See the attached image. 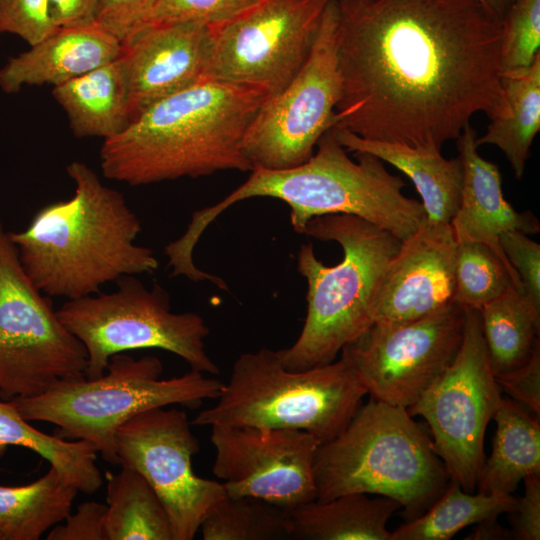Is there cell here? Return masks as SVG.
I'll use <instances>...</instances> for the list:
<instances>
[{
  "instance_id": "cell-1",
  "label": "cell",
  "mask_w": 540,
  "mask_h": 540,
  "mask_svg": "<svg viewBox=\"0 0 540 540\" xmlns=\"http://www.w3.org/2000/svg\"><path fill=\"white\" fill-rule=\"evenodd\" d=\"M335 127L373 141L456 140L501 89V19L480 0H337Z\"/></svg>"
},
{
  "instance_id": "cell-2",
  "label": "cell",
  "mask_w": 540,
  "mask_h": 540,
  "mask_svg": "<svg viewBox=\"0 0 540 540\" xmlns=\"http://www.w3.org/2000/svg\"><path fill=\"white\" fill-rule=\"evenodd\" d=\"M268 98L213 80L168 96L141 112L100 149L103 176L131 186L218 171H252L244 135Z\"/></svg>"
},
{
  "instance_id": "cell-3",
  "label": "cell",
  "mask_w": 540,
  "mask_h": 540,
  "mask_svg": "<svg viewBox=\"0 0 540 540\" xmlns=\"http://www.w3.org/2000/svg\"><path fill=\"white\" fill-rule=\"evenodd\" d=\"M66 171L74 195L41 207L23 231H8L33 284L49 297L75 299L123 276L153 273L159 263L151 249L134 243L142 226L122 193L83 162Z\"/></svg>"
},
{
  "instance_id": "cell-4",
  "label": "cell",
  "mask_w": 540,
  "mask_h": 540,
  "mask_svg": "<svg viewBox=\"0 0 540 540\" xmlns=\"http://www.w3.org/2000/svg\"><path fill=\"white\" fill-rule=\"evenodd\" d=\"M304 163L285 169L254 168L248 179L218 203L192 214L185 232L172 241L174 252L193 256L208 226L233 204L253 197H270L290 207L294 230L302 233L313 218L331 214L360 217L402 241L427 220L420 201L403 194L405 182L384 162L366 152L348 156L331 128Z\"/></svg>"
},
{
  "instance_id": "cell-5",
  "label": "cell",
  "mask_w": 540,
  "mask_h": 540,
  "mask_svg": "<svg viewBox=\"0 0 540 540\" xmlns=\"http://www.w3.org/2000/svg\"><path fill=\"white\" fill-rule=\"evenodd\" d=\"M302 234L337 242L343 257L327 266L316 257L311 243L300 246L297 269L308 286L306 318L296 341L276 350L281 364L293 371L333 362L346 345L370 329L378 287L401 242L349 214L313 218Z\"/></svg>"
},
{
  "instance_id": "cell-6",
  "label": "cell",
  "mask_w": 540,
  "mask_h": 540,
  "mask_svg": "<svg viewBox=\"0 0 540 540\" xmlns=\"http://www.w3.org/2000/svg\"><path fill=\"white\" fill-rule=\"evenodd\" d=\"M316 499L366 493L396 500L408 520L425 512L450 483L433 443L406 408L370 397L314 459Z\"/></svg>"
},
{
  "instance_id": "cell-7",
  "label": "cell",
  "mask_w": 540,
  "mask_h": 540,
  "mask_svg": "<svg viewBox=\"0 0 540 540\" xmlns=\"http://www.w3.org/2000/svg\"><path fill=\"white\" fill-rule=\"evenodd\" d=\"M367 392L350 362L293 371L276 350L241 354L216 403L192 420L198 426H251L306 431L321 443L341 433Z\"/></svg>"
},
{
  "instance_id": "cell-8",
  "label": "cell",
  "mask_w": 540,
  "mask_h": 540,
  "mask_svg": "<svg viewBox=\"0 0 540 540\" xmlns=\"http://www.w3.org/2000/svg\"><path fill=\"white\" fill-rule=\"evenodd\" d=\"M162 372L163 364L155 356L135 359L118 353L98 378L62 380L39 395L10 401L27 421L54 424L55 436L86 440L105 461L116 465L115 434L127 420L174 404L198 408L204 400H215L223 386L193 369L169 379H161Z\"/></svg>"
},
{
  "instance_id": "cell-9",
  "label": "cell",
  "mask_w": 540,
  "mask_h": 540,
  "mask_svg": "<svg viewBox=\"0 0 540 540\" xmlns=\"http://www.w3.org/2000/svg\"><path fill=\"white\" fill-rule=\"evenodd\" d=\"M111 293L68 299L57 315L87 353L85 376H102L118 353L158 348L182 358L193 370L218 374L205 349L209 328L195 312L174 313L159 284L148 289L134 275L116 281Z\"/></svg>"
},
{
  "instance_id": "cell-10",
  "label": "cell",
  "mask_w": 540,
  "mask_h": 540,
  "mask_svg": "<svg viewBox=\"0 0 540 540\" xmlns=\"http://www.w3.org/2000/svg\"><path fill=\"white\" fill-rule=\"evenodd\" d=\"M86 368L84 346L24 272L0 219V399L39 395Z\"/></svg>"
},
{
  "instance_id": "cell-11",
  "label": "cell",
  "mask_w": 540,
  "mask_h": 540,
  "mask_svg": "<svg viewBox=\"0 0 540 540\" xmlns=\"http://www.w3.org/2000/svg\"><path fill=\"white\" fill-rule=\"evenodd\" d=\"M502 396L491 369L480 313L465 308L459 350L443 373L407 408L428 423L450 481L473 493L486 459L484 437Z\"/></svg>"
},
{
  "instance_id": "cell-12",
  "label": "cell",
  "mask_w": 540,
  "mask_h": 540,
  "mask_svg": "<svg viewBox=\"0 0 540 540\" xmlns=\"http://www.w3.org/2000/svg\"><path fill=\"white\" fill-rule=\"evenodd\" d=\"M338 27V1L331 0L305 63L282 91L263 102L244 135L242 151L253 169L306 162L323 134L336 125Z\"/></svg>"
},
{
  "instance_id": "cell-13",
  "label": "cell",
  "mask_w": 540,
  "mask_h": 540,
  "mask_svg": "<svg viewBox=\"0 0 540 540\" xmlns=\"http://www.w3.org/2000/svg\"><path fill=\"white\" fill-rule=\"evenodd\" d=\"M331 0H263L244 14L210 27L206 79L282 91L308 58Z\"/></svg>"
},
{
  "instance_id": "cell-14",
  "label": "cell",
  "mask_w": 540,
  "mask_h": 540,
  "mask_svg": "<svg viewBox=\"0 0 540 540\" xmlns=\"http://www.w3.org/2000/svg\"><path fill=\"white\" fill-rule=\"evenodd\" d=\"M183 410L157 407L123 423L115 434L119 465L139 472L170 518L174 540H192L212 508L226 496L220 481L196 475L198 439Z\"/></svg>"
},
{
  "instance_id": "cell-15",
  "label": "cell",
  "mask_w": 540,
  "mask_h": 540,
  "mask_svg": "<svg viewBox=\"0 0 540 540\" xmlns=\"http://www.w3.org/2000/svg\"><path fill=\"white\" fill-rule=\"evenodd\" d=\"M464 323L465 308L455 301L413 321L373 324L341 355L370 397L407 409L455 358Z\"/></svg>"
},
{
  "instance_id": "cell-16",
  "label": "cell",
  "mask_w": 540,
  "mask_h": 540,
  "mask_svg": "<svg viewBox=\"0 0 540 540\" xmlns=\"http://www.w3.org/2000/svg\"><path fill=\"white\" fill-rule=\"evenodd\" d=\"M212 471L227 496L258 498L285 509L316 499L314 459L321 442L295 429L211 426Z\"/></svg>"
},
{
  "instance_id": "cell-17",
  "label": "cell",
  "mask_w": 540,
  "mask_h": 540,
  "mask_svg": "<svg viewBox=\"0 0 540 540\" xmlns=\"http://www.w3.org/2000/svg\"><path fill=\"white\" fill-rule=\"evenodd\" d=\"M456 243L450 224L427 220L402 240L378 287L374 324L413 321L455 302Z\"/></svg>"
},
{
  "instance_id": "cell-18",
  "label": "cell",
  "mask_w": 540,
  "mask_h": 540,
  "mask_svg": "<svg viewBox=\"0 0 540 540\" xmlns=\"http://www.w3.org/2000/svg\"><path fill=\"white\" fill-rule=\"evenodd\" d=\"M122 46L131 121L152 104L206 80L211 53L207 25L148 24Z\"/></svg>"
},
{
  "instance_id": "cell-19",
  "label": "cell",
  "mask_w": 540,
  "mask_h": 540,
  "mask_svg": "<svg viewBox=\"0 0 540 540\" xmlns=\"http://www.w3.org/2000/svg\"><path fill=\"white\" fill-rule=\"evenodd\" d=\"M477 133L466 125L456 139L463 168V185L458 210L450 225L456 241H475L489 246L510 271L521 292L519 278L503 253L499 238L506 231L536 234L540 223L530 211L518 212L505 199L498 166L478 152Z\"/></svg>"
},
{
  "instance_id": "cell-20",
  "label": "cell",
  "mask_w": 540,
  "mask_h": 540,
  "mask_svg": "<svg viewBox=\"0 0 540 540\" xmlns=\"http://www.w3.org/2000/svg\"><path fill=\"white\" fill-rule=\"evenodd\" d=\"M122 49L97 25L60 27L0 69V88L16 93L25 85L55 87L116 60Z\"/></svg>"
},
{
  "instance_id": "cell-21",
  "label": "cell",
  "mask_w": 540,
  "mask_h": 540,
  "mask_svg": "<svg viewBox=\"0 0 540 540\" xmlns=\"http://www.w3.org/2000/svg\"><path fill=\"white\" fill-rule=\"evenodd\" d=\"M335 136L348 152L370 153L404 173L421 197L427 221L450 224L456 214L463 185L459 157L445 158L441 149L367 140L338 127Z\"/></svg>"
},
{
  "instance_id": "cell-22",
  "label": "cell",
  "mask_w": 540,
  "mask_h": 540,
  "mask_svg": "<svg viewBox=\"0 0 540 540\" xmlns=\"http://www.w3.org/2000/svg\"><path fill=\"white\" fill-rule=\"evenodd\" d=\"M401 505L394 499L347 493L289 509L290 539L391 540L389 519Z\"/></svg>"
},
{
  "instance_id": "cell-23",
  "label": "cell",
  "mask_w": 540,
  "mask_h": 540,
  "mask_svg": "<svg viewBox=\"0 0 540 540\" xmlns=\"http://www.w3.org/2000/svg\"><path fill=\"white\" fill-rule=\"evenodd\" d=\"M77 137L112 138L131 122L120 56L101 67L53 87Z\"/></svg>"
},
{
  "instance_id": "cell-24",
  "label": "cell",
  "mask_w": 540,
  "mask_h": 540,
  "mask_svg": "<svg viewBox=\"0 0 540 540\" xmlns=\"http://www.w3.org/2000/svg\"><path fill=\"white\" fill-rule=\"evenodd\" d=\"M476 144L498 147L521 180L533 140L540 130V55L525 68L501 73L498 102Z\"/></svg>"
},
{
  "instance_id": "cell-25",
  "label": "cell",
  "mask_w": 540,
  "mask_h": 540,
  "mask_svg": "<svg viewBox=\"0 0 540 540\" xmlns=\"http://www.w3.org/2000/svg\"><path fill=\"white\" fill-rule=\"evenodd\" d=\"M492 420L496 422L492 453L476 487L483 494H512L526 476L540 474L539 416L502 398Z\"/></svg>"
},
{
  "instance_id": "cell-26",
  "label": "cell",
  "mask_w": 540,
  "mask_h": 540,
  "mask_svg": "<svg viewBox=\"0 0 540 540\" xmlns=\"http://www.w3.org/2000/svg\"><path fill=\"white\" fill-rule=\"evenodd\" d=\"M12 401L0 399V458L9 446L32 450L78 491L92 494L103 483L96 464L97 449L86 440H66L31 426Z\"/></svg>"
},
{
  "instance_id": "cell-27",
  "label": "cell",
  "mask_w": 540,
  "mask_h": 540,
  "mask_svg": "<svg viewBox=\"0 0 540 540\" xmlns=\"http://www.w3.org/2000/svg\"><path fill=\"white\" fill-rule=\"evenodd\" d=\"M107 480L105 540H174L168 513L147 480L135 469L121 466Z\"/></svg>"
},
{
  "instance_id": "cell-28",
  "label": "cell",
  "mask_w": 540,
  "mask_h": 540,
  "mask_svg": "<svg viewBox=\"0 0 540 540\" xmlns=\"http://www.w3.org/2000/svg\"><path fill=\"white\" fill-rule=\"evenodd\" d=\"M78 490L50 469L32 483L0 485V534L4 540H38L70 513Z\"/></svg>"
},
{
  "instance_id": "cell-29",
  "label": "cell",
  "mask_w": 540,
  "mask_h": 540,
  "mask_svg": "<svg viewBox=\"0 0 540 540\" xmlns=\"http://www.w3.org/2000/svg\"><path fill=\"white\" fill-rule=\"evenodd\" d=\"M479 313L494 375L524 365L540 346V310L517 288H509L484 305Z\"/></svg>"
},
{
  "instance_id": "cell-30",
  "label": "cell",
  "mask_w": 540,
  "mask_h": 540,
  "mask_svg": "<svg viewBox=\"0 0 540 540\" xmlns=\"http://www.w3.org/2000/svg\"><path fill=\"white\" fill-rule=\"evenodd\" d=\"M517 501L508 493H469L450 481L425 512L392 531L391 540H449L469 525L513 512Z\"/></svg>"
},
{
  "instance_id": "cell-31",
  "label": "cell",
  "mask_w": 540,
  "mask_h": 540,
  "mask_svg": "<svg viewBox=\"0 0 540 540\" xmlns=\"http://www.w3.org/2000/svg\"><path fill=\"white\" fill-rule=\"evenodd\" d=\"M204 540L290 539L288 509L249 496H225L200 529Z\"/></svg>"
},
{
  "instance_id": "cell-32",
  "label": "cell",
  "mask_w": 540,
  "mask_h": 540,
  "mask_svg": "<svg viewBox=\"0 0 540 540\" xmlns=\"http://www.w3.org/2000/svg\"><path fill=\"white\" fill-rule=\"evenodd\" d=\"M456 242L454 275L458 304L480 310L509 288H517L507 266L489 246L475 241Z\"/></svg>"
},
{
  "instance_id": "cell-33",
  "label": "cell",
  "mask_w": 540,
  "mask_h": 540,
  "mask_svg": "<svg viewBox=\"0 0 540 540\" xmlns=\"http://www.w3.org/2000/svg\"><path fill=\"white\" fill-rule=\"evenodd\" d=\"M540 55V0H515L501 20V73L530 66Z\"/></svg>"
},
{
  "instance_id": "cell-34",
  "label": "cell",
  "mask_w": 540,
  "mask_h": 540,
  "mask_svg": "<svg viewBox=\"0 0 540 540\" xmlns=\"http://www.w3.org/2000/svg\"><path fill=\"white\" fill-rule=\"evenodd\" d=\"M262 1L156 0L145 25L194 22L214 27L235 19Z\"/></svg>"
},
{
  "instance_id": "cell-35",
  "label": "cell",
  "mask_w": 540,
  "mask_h": 540,
  "mask_svg": "<svg viewBox=\"0 0 540 540\" xmlns=\"http://www.w3.org/2000/svg\"><path fill=\"white\" fill-rule=\"evenodd\" d=\"M58 29L49 0H0V34H15L31 46Z\"/></svg>"
},
{
  "instance_id": "cell-36",
  "label": "cell",
  "mask_w": 540,
  "mask_h": 540,
  "mask_svg": "<svg viewBox=\"0 0 540 540\" xmlns=\"http://www.w3.org/2000/svg\"><path fill=\"white\" fill-rule=\"evenodd\" d=\"M499 242L519 278L521 292L540 310V244L518 230L502 233Z\"/></svg>"
},
{
  "instance_id": "cell-37",
  "label": "cell",
  "mask_w": 540,
  "mask_h": 540,
  "mask_svg": "<svg viewBox=\"0 0 540 540\" xmlns=\"http://www.w3.org/2000/svg\"><path fill=\"white\" fill-rule=\"evenodd\" d=\"M156 0H100L96 24L123 43L140 30Z\"/></svg>"
},
{
  "instance_id": "cell-38",
  "label": "cell",
  "mask_w": 540,
  "mask_h": 540,
  "mask_svg": "<svg viewBox=\"0 0 540 540\" xmlns=\"http://www.w3.org/2000/svg\"><path fill=\"white\" fill-rule=\"evenodd\" d=\"M494 376L500 391L540 416V346L524 365Z\"/></svg>"
},
{
  "instance_id": "cell-39",
  "label": "cell",
  "mask_w": 540,
  "mask_h": 540,
  "mask_svg": "<svg viewBox=\"0 0 540 540\" xmlns=\"http://www.w3.org/2000/svg\"><path fill=\"white\" fill-rule=\"evenodd\" d=\"M106 504L85 501L74 514L69 513L65 523L51 528L47 540H105L104 517Z\"/></svg>"
},
{
  "instance_id": "cell-40",
  "label": "cell",
  "mask_w": 540,
  "mask_h": 540,
  "mask_svg": "<svg viewBox=\"0 0 540 540\" xmlns=\"http://www.w3.org/2000/svg\"><path fill=\"white\" fill-rule=\"evenodd\" d=\"M524 495L518 498L516 508L509 513L512 539H540V474L524 479Z\"/></svg>"
},
{
  "instance_id": "cell-41",
  "label": "cell",
  "mask_w": 540,
  "mask_h": 540,
  "mask_svg": "<svg viewBox=\"0 0 540 540\" xmlns=\"http://www.w3.org/2000/svg\"><path fill=\"white\" fill-rule=\"evenodd\" d=\"M100 0H49L50 15L57 27L97 25Z\"/></svg>"
},
{
  "instance_id": "cell-42",
  "label": "cell",
  "mask_w": 540,
  "mask_h": 540,
  "mask_svg": "<svg viewBox=\"0 0 540 540\" xmlns=\"http://www.w3.org/2000/svg\"><path fill=\"white\" fill-rule=\"evenodd\" d=\"M466 539H512L511 533L508 530H505L497 520H487L478 523V526L475 530L467 537Z\"/></svg>"
},
{
  "instance_id": "cell-43",
  "label": "cell",
  "mask_w": 540,
  "mask_h": 540,
  "mask_svg": "<svg viewBox=\"0 0 540 540\" xmlns=\"http://www.w3.org/2000/svg\"><path fill=\"white\" fill-rule=\"evenodd\" d=\"M481 3L495 16L502 20L506 11L515 0H480Z\"/></svg>"
},
{
  "instance_id": "cell-44",
  "label": "cell",
  "mask_w": 540,
  "mask_h": 540,
  "mask_svg": "<svg viewBox=\"0 0 540 540\" xmlns=\"http://www.w3.org/2000/svg\"><path fill=\"white\" fill-rule=\"evenodd\" d=\"M0 540H4L1 534H0Z\"/></svg>"
}]
</instances>
